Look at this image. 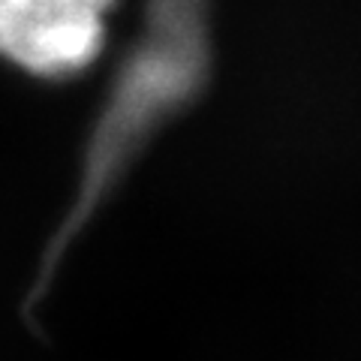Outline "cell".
Returning <instances> with one entry per match:
<instances>
[{"label": "cell", "mask_w": 361, "mask_h": 361, "mask_svg": "<svg viewBox=\"0 0 361 361\" xmlns=\"http://www.w3.org/2000/svg\"><path fill=\"white\" fill-rule=\"evenodd\" d=\"M115 0H0V58L42 78L85 73L103 51Z\"/></svg>", "instance_id": "6da1fadb"}]
</instances>
